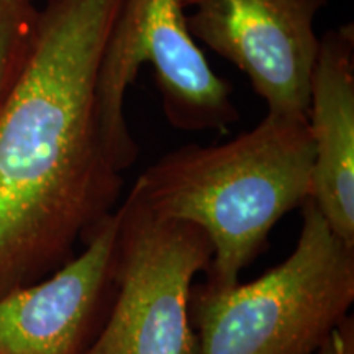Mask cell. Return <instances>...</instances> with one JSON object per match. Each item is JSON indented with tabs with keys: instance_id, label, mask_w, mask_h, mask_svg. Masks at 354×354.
I'll return each instance as SVG.
<instances>
[{
	"instance_id": "1",
	"label": "cell",
	"mask_w": 354,
	"mask_h": 354,
	"mask_svg": "<svg viewBox=\"0 0 354 354\" xmlns=\"http://www.w3.org/2000/svg\"><path fill=\"white\" fill-rule=\"evenodd\" d=\"M122 0H46L0 104V295L73 258L110 214L122 172L97 115V74Z\"/></svg>"
},
{
	"instance_id": "2",
	"label": "cell",
	"mask_w": 354,
	"mask_h": 354,
	"mask_svg": "<svg viewBox=\"0 0 354 354\" xmlns=\"http://www.w3.org/2000/svg\"><path fill=\"white\" fill-rule=\"evenodd\" d=\"M307 117L269 113L227 143L187 145L141 172L131 190L154 214L196 225L212 246L207 287L238 284L282 216L312 197Z\"/></svg>"
},
{
	"instance_id": "3",
	"label": "cell",
	"mask_w": 354,
	"mask_h": 354,
	"mask_svg": "<svg viewBox=\"0 0 354 354\" xmlns=\"http://www.w3.org/2000/svg\"><path fill=\"white\" fill-rule=\"evenodd\" d=\"M354 302V248L307 198L292 253L256 281L203 286L196 354H317Z\"/></svg>"
},
{
	"instance_id": "4",
	"label": "cell",
	"mask_w": 354,
	"mask_h": 354,
	"mask_svg": "<svg viewBox=\"0 0 354 354\" xmlns=\"http://www.w3.org/2000/svg\"><path fill=\"white\" fill-rule=\"evenodd\" d=\"M149 64L167 122L184 131H223L240 120L232 84L215 74L187 30L183 0H122L97 74V115L115 166L138 158L125 117L128 87Z\"/></svg>"
},
{
	"instance_id": "5",
	"label": "cell",
	"mask_w": 354,
	"mask_h": 354,
	"mask_svg": "<svg viewBox=\"0 0 354 354\" xmlns=\"http://www.w3.org/2000/svg\"><path fill=\"white\" fill-rule=\"evenodd\" d=\"M117 212V297L81 354H196L190 300L194 279L210 269L209 238L196 225L154 214L133 190Z\"/></svg>"
},
{
	"instance_id": "6",
	"label": "cell",
	"mask_w": 354,
	"mask_h": 354,
	"mask_svg": "<svg viewBox=\"0 0 354 354\" xmlns=\"http://www.w3.org/2000/svg\"><path fill=\"white\" fill-rule=\"evenodd\" d=\"M328 0H183L187 30L250 79L269 113L307 117Z\"/></svg>"
},
{
	"instance_id": "7",
	"label": "cell",
	"mask_w": 354,
	"mask_h": 354,
	"mask_svg": "<svg viewBox=\"0 0 354 354\" xmlns=\"http://www.w3.org/2000/svg\"><path fill=\"white\" fill-rule=\"evenodd\" d=\"M118 233L115 210L84 250L51 276L0 295V354H81L112 277Z\"/></svg>"
},
{
	"instance_id": "8",
	"label": "cell",
	"mask_w": 354,
	"mask_h": 354,
	"mask_svg": "<svg viewBox=\"0 0 354 354\" xmlns=\"http://www.w3.org/2000/svg\"><path fill=\"white\" fill-rule=\"evenodd\" d=\"M307 122L313 143L312 201L339 240L354 248V26L320 38Z\"/></svg>"
},
{
	"instance_id": "9",
	"label": "cell",
	"mask_w": 354,
	"mask_h": 354,
	"mask_svg": "<svg viewBox=\"0 0 354 354\" xmlns=\"http://www.w3.org/2000/svg\"><path fill=\"white\" fill-rule=\"evenodd\" d=\"M37 19L38 8L28 0H0V104L25 63Z\"/></svg>"
},
{
	"instance_id": "10",
	"label": "cell",
	"mask_w": 354,
	"mask_h": 354,
	"mask_svg": "<svg viewBox=\"0 0 354 354\" xmlns=\"http://www.w3.org/2000/svg\"><path fill=\"white\" fill-rule=\"evenodd\" d=\"M317 354H354V326L351 317L336 326Z\"/></svg>"
},
{
	"instance_id": "11",
	"label": "cell",
	"mask_w": 354,
	"mask_h": 354,
	"mask_svg": "<svg viewBox=\"0 0 354 354\" xmlns=\"http://www.w3.org/2000/svg\"><path fill=\"white\" fill-rule=\"evenodd\" d=\"M28 2H32V3H35V2H37V0H28Z\"/></svg>"
}]
</instances>
